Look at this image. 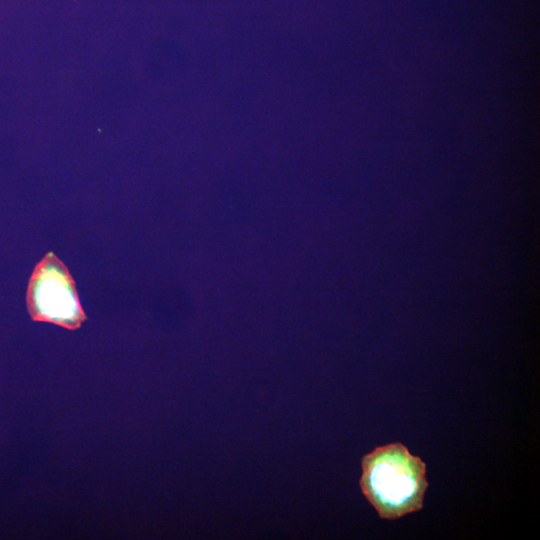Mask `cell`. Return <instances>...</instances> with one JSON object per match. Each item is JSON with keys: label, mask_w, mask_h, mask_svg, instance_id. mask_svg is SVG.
Masks as SVG:
<instances>
[{"label": "cell", "mask_w": 540, "mask_h": 540, "mask_svg": "<svg viewBox=\"0 0 540 540\" xmlns=\"http://www.w3.org/2000/svg\"><path fill=\"white\" fill-rule=\"evenodd\" d=\"M360 488L382 519L422 509L428 488L426 464L402 443L376 447L362 459Z\"/></svg>", "instance_id": "cell-1"}, {"label": "cell", "mask_w": 540, "mask_h": 540, "mask_svg": "<svg viewBox=\"0 0 540 540\" xmlns=\"http://www.w3.org/2000/svg\"><path fill=\"white\" fill-rule=\"evenodd\" d=\"M26 301L33 321L76 330L86 320L73 277L53 252H48L34 268Z\"/></svg>", "instance_id": "cell-2"}]
</instances>
